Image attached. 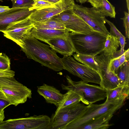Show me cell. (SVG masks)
<instances>
[{"mask_svg":"<svg viewBox=\"0 0 129 129\" xmlns=\"http://www.w3.org/2000/svg\"><path fill=\"white\" fill-rule=\"evenodd\" d=\"M10 9L8 6H0V13L8 11Z\"/></svg>","mask_w":129,"mask_h":129,"instance_id":"obj_35","label":"cell"},{"mask_svg":"<svg viewBox=\"0 0 129 129\" xmlns=\"http://www.w3.org/2000/svg\"><path fill=\"white\" fill-rule=\"evenodd\" d=\"M124 53L127 61L129 60V49L128 48L127 50L124 51Z\"/></svg>","mask_w":129,"mask_h":129,"instance_id":"obj_38","label":"cell"},{"mask_svg":"<svg viewBox=\"0 0 129 129\" xmlns=\"http://www.w3.org/2000/svg\"><path fill=\"white\" fill-rule=\"evenodd\" d=\"M37 91L44 98L47 103L54 104L57 108L63 97V94L59 90L53 86L45 84L38 86Z\"/></svg>","mask_w":129,"mask_h":129,"instance_id":"obj_15","label":"cell"},{"mask_svg":"<svg viewBox=\"0 0 129 129\" xmlns=\"http://www.w3.org/2000/svg\"><path fill=\"white\" fill-rule=\"evenodd\" d=\"M113 114H107L101 115L79 127L78 129H106L111 125L109 122Z\"/></svg>","mask_w":129,"mask_h":129,"instance_id":"obj_17","label":"cell"},{"mask_svg":"<svg viewBox=\"0 0 129 129\" xmlns=\"http://www.w3.org/2000/svg\"><path fill=\"white\" fill-rule=\"evenodd\" d=\"M15 72L11 70H0V77H14Z\"/></svg>","mask_w":129,"mask_h":129,"instance_id":"obj_32","label":"cell"},{"mask_svg":"<svg viewBox=\"0 0 129 129\" xmlns=\"http://www.w3.org/2000/svg\"><path fill=\"white\" fill-rule=\"evenodd\" d=\"M5 118L4 109L0 111V123L4 121Z\"/></svg>","mask_w":129,"mask_h":129,"instance_id":"obj_37","label":"cell"},{"mask_svg":"<svg viewBox=\"0 0 129 129\" xmlns=\"http://www.w3.org/2000/svg\"><path fill=\"white\" fill-rule=\"evenodd\" d=\"M119 57V56L112 58L109 63L110 66L115 73L121 65Z\"/></svg>","mask_w":129,"mask_h":129,"instance_id":"obj_30","label":"cell"},{"mask_svg":"<svg viewBox=\"0 0 129 129\" xmlns=\"http://www.w3.org/2000/svg\"><path fill=\"white\" fill-rule=\"evenodd\" d=\"M99 54L94 56V58L101 78L100 86L107 90L124 84L109 66L110 62L112 58V56L106 55L103 52Z\"/></svg>","mask_w":129,"mask_h":129,"instance_id":"obj_6","label":"cell"},{"mask_svg":"<svg viewBox=\"0 0 129 129\" xmlns=\"http://www.w3.org/2000/svg\"><path fill=\"white\" fill-rule=\"evenodd\" d=\"M118 40L119 42V45L121 47L120 50H119L121 55L124 52V47L125 44V38L122 35L121 36Z\"/></svg>","mask_w":129,"mask_h":129,"instance_id":"obj_31","label":"cell"},{"mask_svg":"<svg viewBox=\"0 0 129 129\" xmlns=\"http://www.w3.org/2000/svg\"><path fill=\"white\" fill-rule=\"evenodd\" d=\"M0 98H1V97L0 96Z\"/></svg>","mask_w":129,"mask_h":129,"instance_id":"obj_43","label":"cell"},{"mask_svg":"<svg viewBox=\"0 0 129 129\" xmlns=\"http://www.w3.org/2000/svg\"><path fill=\"white\" fill-rule=\"evenodd\" d=\"M34 1V0H33ZM46 1H48L52 3H57L56 2L55 0H43Z\"/></svg>","mask_w":129,"mask_h":129,"instance_id":"obj_41","label":"cell"},{"mask_svg":"<svg viewBox=\"0 0 129 129\" xmlns=\"http://www.w3.org/2000/svg\"><path fill=\"white\" fill-rule=\"evenodd\" d=\"M75 52L95 56L103 52L107 36L93 31L87 34L70 33Z\"/></svg>","mask_w":129,"mask_h":129,"instance_id":"obj_3","label":"cell"},{"mask_svg":"<svg viewBox=\"0 0 129 129\" xmlns=\"http://www.w3.org/2000/svg\"><path fill=\"white\" fill-rule=\"evenodd\" d=\"M0 96L1 97V98L3 99H4L3 96H2V94H1V93L0 92Z\"/></svg>","mask_w":129,"mask_h":129,"instance_id":"obj_42","label":"cell"},{"mask_svg":"<svg viewBox=\"0 0 129 129\" xmlns=\"http://www.w3.org/2000/svg\"><path fill=\"white\" fill-rule=\"evenodd\" d=\"M11 104L7 100L0 98V111L4 109Z\"/></svg>","mask_w":129,"mask_h":129,"instance_id":"obj_33","label":"cell"},{"mask_svg":"<svg viewBox=\"0 0 129 129\" xmlns=\"http://www.w3.org/2000/svg\"><path fill=\"white\" fill-rule=\"evenodd\" d=\"M45 42L49 44L50 47L56 52L62 55L71 56L75 52L74 46L69 35L55 37Z\"/></svg>","mask_w":129,"mask_h":129,"instance_id":"obj_14","label":"cell"},{"mask_svg":"<svg viewBox=\"0 0 129 129\" xmlns=\"http://www.w3.org/2000/svg\"><path fill=\"white\" fill-rule=\"evenodd\" d=\"M73 7L68 8L51 18L62 23L69 32L87 34L95 31L75 13Z\"/></svg>","mask_w":129,"mask_h":129,"instance_id":"obj_10","label":"cell"},{"mask_svg":"<svg viewBox=\"0 0 129 129\" xmlns=\"http://www.w3.org/2000/svg\"><path fill=\"white\" fill-rule=\"evenodd\" d=\"M69 31L66 29H37L34 27L32 29L30 32L32 37L44 42L55 37L67 36L69 35Z\"/></svg>","mask_w":129,"mask_h":129,"instance_id":"obj_16","label":"cell"},{"mask_svg":"<svg viewBox=\"0 0 129 129\" xmlns=\"http://www.w3.org/2000/svg\"><path fill=\"white\" fill-rule=\"evenodd\" d=\"M98 9L104 16L115 18L116 13L115 8L107 0H102L101 6Z\"/></svg>","mask_w":129,"mask_h":129,"instance_id":"obj_24","label":"cell"},{"mask_svg":"<svg viewBox=\"0 0 129 129\" xmlns=\"http://www.w3.org/2000/svg\"><path fill=\"white\" fill-rule=\"evenodd\" d=\"M27 57L55 71L64 69L61 58L50 46L32 37L30 33L22 40L20 46Z\"/></svg>","mask_w":129,"mask_h":129,"instance_id":"obj_1","label":"cell"},{"mask_svg":"<svg viewBox=\"0 0 129 129\" xmlns=\"http://www.w3.org/2000/svg\"><path fill=\"white\" fill-rule=\"evenodd\" d=\"M10 0L12 2V8L31 7L34 3L33 0Z\"/></svg>","mask_w":129,"mask_h":129,"instance_id":"obj_27","label":"cell"},{"mask_svg":"<svg viewBox=\"0 0 129 129\" xmlns=\"http://www.w3.org/2000/svg\"><path fill=\"white\" fill-rule=\"evenodd\" d=\"M34 3L29 8L30 10H41L52 6L55 4L43 0H34Z\"/></svg>","mask_w":129,"mask_h":129,"instance_id":"obj_25","label":"cell"},{"mask_svg":"<svg viewBox=\"0 0 129 129\" xmlns=\"http://www.w3.org/2000/svg\"><path fill=\"white\" fill-rule=\"evenodd\" d=\"M119 59L121 65L122 64L125 62L127 61L126 59L124 53L119 56Z\"/></svg>","mask_w":129,"mask_h":129,"instance_id":"obj_36","label":"cell"},{"mask_svg":"<svg viewBox=\"0 0 129 129\" xmlns=\"http://www.w3.org/2000/svg\"><path fill=\"white\" fill-rule=\"evenodd\" d=\"M10 60L9 57L5 54L0 53V70H10Z\"/></svg>","mask_w":129,"mask_h":129,"instance_id":"obj_26","label":"cell"},{"mask_svg":"<svg viewBox=\"0 0 129 129\" xmlns=\"http://www.w3.org/2000/svg\"><path fill=\"white\" fill-rule=\"evenodd\" d=\"M126 98H118L110 100H106L100 104H90L77 118L68 124L65 129H78L80 126L102 115L114 114L124 105Z\"/></svg>","mask_w":129,"mask_h":129,"instance_id":"obj_2","label":"cell"},{"mask_svg":"<svg viewBox=\"0 0 129 129\" xmlns=\"http://www.w3.org/2000/svg\"><path fill=\"white\" fill-rule=\"evenodd\" d=\"M73 9L75 13L94 30L106 36L109 34L105 25V17L98 8L87 7L75 4Z\"/></svg>","mask_w":129,"mask_h":129,"instance_id":"obj_9","label":"cell"},{"mask_svg":"<svg viewBox=\"0 0 129 129\" xmlns=\"http://www.w3.org/2000/svg\"><path fill=\"white\" fill-rule=\"evenodd\" d=\"M115 73L123 84L129 85V61L121 65Z\"/></svg>","mask_w":129,"mask_h":129,"instance_id":"obj_23","label":"cell"},{"mask_svg":"<svg viewBox=\"0 0 129 129\" xmlns=\"http://www.w3.org/2000/svg\"><path fill=\"white\" fill-rule=\"evenodd\" d=\"M31 7L10 8L5 12L0 13V31L6 30L13 23L23 20L29 16L36 10H30Z\"/></svg>","mask_w":129,"mask_h":129,"instance_id":"obj_13","label":"cell"},{"mask_svg":"<svg viewBox=\"0 0 129 129\" xmlns=\"http://www.w3.org/2000/svg\"><path fill=\"white\" fill-rule=\"evenodd\" d=\"M105 21L107 22L110 26V32L109 34L116 37L118 39L122 35L117 29L115 26L112 22L106 18L105 19Z\"/></svg>","mask_w":129,"mask_h":129,"instance_id":"obj_28","label":"cell"},{"mask_svg":"<svg viewBox=\"0 0 129 129\" xmlns=\"http://www.w3.org/2000/svg\"><path fill=\"white\" fill-rule=\"evenodd\" d=\"M86 107L84 104L78 103L56 111L51 118V129H65L68 124L82 113Z\"/></svg>","mask_w":129,"mask_h":129,"instance_id":"obj_8","label":"cell"},{"mask_svg":"<svg viewBox=\"0 0 129 129\" xmlns=\"http://www.w3.org/2000/svg\"><path fill=\"white\" fill-rule=\"evenodd\" d=\"M76 2L79 3L81 4L84 3H85L87 1V0H76Z\"/></svg>","mask_w":129,"mask_h":129,"instance_id":"obj_39","label":"cell"},{"mask_svg":"<svg viewBox=\"0 0 129 129\" xmlns=\"http://www.w3.org/2000/svg\"><path fill=\"white\" fill-rule=\"evenodd\" d=\"M127 7L128 10L129 12V0H126Z\"/></svg>","mask_w":129,"mask_h":129,"instance_id":"obj_40","label":"cell"},{"mask_svg":"<svg viewBox=\"0 0 129 129\" xmlns=\"http://www.w3.org/2000/svg\"><path fill=\"white\" fill-rule=\"evenodd\" d=\"M129 95V85L123 84L114 89L107 90L106 100H110L120 97L127 99Z\"/></svg>","mask_w":129,"mask_h":129,"instance_id":"obj_18","label":"cell"},{"mask_svg":"<svg viewBox=\"0 0 129 129\" xmlns=\"http://www.w3.org/2000/svg\"><path fill=\"white\" fill-rule=\"evenodd\" d=\"M29 16L9 26L6 30L2 32L4 36L20 46L23 39L30 34L32 29L34 27L33 23Z\"/></svg>","mask_w":129,"mask_h":129,"instance_id":"obj_11","label":"cell"},{"mask_svg":"<svg viewBox=\"0 0 129 129\" xmlns=\"http://www.w3.org/2000/svg\"><path fill=\"white\" fill-rule=\"evenodd\" d=\"M74 0H60L51 7L33 12L29 16L33 22L50 19L67 8L73 7Z\"/></svg>","mask_w":129,"mask_h":129,"instance_id":"obj_12","label":"cell"},{"mask_svg":"<svg viewBox=\"0 0 129 129\" xmlns=\"http://www.w3.org/2000/svg\"><path fill=\"white\" fill-rule=\"evenodd\" d=\"M64 69L82 79L84 82L100 84L101 78L94 70L76 61L71 56L64 55L61 58Z\"/></svg>","mask_w":129,"mask_h":129,"instance_id":"obj_7","label":"cell"},{"mask_svg":"<svg viewBox=\"0 0 129 129\" xmlns=\"http://www.w3.org/2000/svg\"><path fill=\"white\" fill-rule=\"evenodd\" d=\"M63 95V99L56 111L67 106L80 103L81 100V98L80 95L71 90H68V91Z\"/></svg>","mask_w":129,"mask_h":129,"instance_id":"obj_21","label":"cell"},{"mask_svg":"<svg viewBox=\"0 0 129 129\" xmlns=\"http://www.w3.org/2000/svg\"><path fill=\"white\" fill-rule=\"evenodd\" d=\"M74 58L82 64L98 72V67L94 60V56L76 53L73 54Z\"/></svg>","mask_w":129,"mask_h":129,"instance_id":"obj_22","label":"cell"},{"mask_svg":"<svg viewBox=\"0 0 129 129\" xmlns=\"http://www.w3.org/2000/svg\"><path fill=\"white\" fill-rule=\"evenodd\" d=\"M0 92L11 105L17 106L31 98V90L17 81L14 77H0Z\"/></svg>","mask_w":129,"mask_h":129,"instance_id":"obj_5","label":"cell"},{"mask_svg":"<svg viewBox=\"0 0 129 129\" xmlns=\"http://www.w3.org/2000/svg\"><path fill=\"white\" fill-rule=\"evenodd\" d=\"M93 7L97 8H100L101 6L102 0H87Z\"/></svg>","mask_w":129,"mask_h":129,"instance_id":"obj_34","label":"cell"},{"mask_svg":"<svg viewBox=\"0 0 129 129\" xmlns=\"http://www.w3.org/2000/svg\"><path fill=\"white\" fill-rule=\"evenodd\" d=\"M67 85H61L62 89L73 91L80 95L81 101L88 105L104 100L107 96V90L98 85L89 84L82 80L73 81L68 75L66 76Z\"/></svg>","mask_w":129,"mask_h":129,"instance_id":"obj_4","label":"cell"},{"mask_svg":"<svg viewBox=\"0 0 129 129\" xmlns=\"http://www.w3.org/2000/svg\"><path fill=\"white\" fill-rule=\"evenodd\" d=\"M124 16L123 18H120L123 21V26L125 29L126 37L129 38V12H124Z\"/></svg>","mask_w":129,"mask_h":129,"instance_id":"obj_29","label":"cell"},{"mask_svg":"<svg viewBox=\"0 0 129 129\" xmlns=\"http://www.w3.org/2000/svg\"><path fill=\"white\" fill-rule=\"evenodd\" d=\"M118 39L116 37L110 35H107L103 52L107 55H110L112 57L117 51L119 46Z\"/></svg>","mask_w":129,"mask_h":129,"instance_id":"obj_20","label":"cell"},{"mask_svg":"<svg viewBox=\"0 0 129 129\" xmlns=\"http://www.w3.org/2000/svg\"><path fill=\"white\" fill-rule=\"evenodd\" d=\"M34 27L37 29H66L62 23L52 18L42 21L33 23Z\"/></svg>","mask_w":129,"mask_h":129,"instance_id":"obj_19","label":"cell"}]
</instances>
